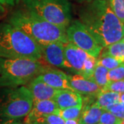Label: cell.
I'll return each mask as SVG.
<instances>
[{"label":"cell","mask_w":124,"mask_h":124,"mask_svg":"<svg viewBox=\"0 0 124 124\" xmlns=\"http://www.w3.org/2000/svg\"><path fill=\"white\" fill-rule=\"evenodd\" d=\"M80 22L102 48L124 37V24L110 8L106 0H93L79 13Z\"/></svg>","instance_id":"6da1fadb"},{"label":"cell","mask_w":124,"mask_h":124,"mask_svg":"<svg viewBox=\"0 0 124 124\" xmlns=\"http://www.w3.org/2000/svg\"><path fill=\"white\" fill-rule=\"evenodd\" d=\"M8 22L26 32L39 45L53 41L68 43L66 28L50 23L28 10L15 12Z\"/></svg>","instance_id":"7a4b0ae2"},{"label":"cell","mask_w":124,"mask_h":124,"mask_svg":"<svg viewBox=\"0 0 124 124\" xmlns=\"http://www.w3.org/2000/svg\"><path fill=\"white\" fill-rule=\"evenodd\" d=\"M0 57L39 61V45L8 22L0 23Z\"/></svg>","instance_id":"3957f363"},{"label":"cell","mask_w":124,"mask_h":124,"mask_svg":"<svg viewBox=\"0 0 124 124\" xmlns=\"http://www.w3.org/2000/svg\"><path fill=\"white\" fill-rule=\"evenodd\" d=\"M46 69L39 61L0 57V88L26 85Z\"/></svg>","instance_id":"277c9868"},{"label":"cell","mask_w":124,"mask_h":124,"mask_svg":"<svg viewBox=\"0 0 124 124\" xmlns=\"http://www.w3.org/2000/svg\"><path fill=\"white\" fill-rule=\"evenodd\" d=\"M32 103V96L26 85L0 88V119L25 117Z\"/></svg>","instance_id":"5b68a950"},{"label":"cell","mask_w":124,"mask_h":124,"mask_svg":"<svg viewBox=\"0 0 124 124\" xmlns=\"http://www.w3.org/2000/svg\"><path fill=\"white\" fill-rule=\"evenodd\" d=\"M28 10L50 23L66 28L71 22L70 5L68 0H23Z\"/></svg>","instance_id":"8992f818"},{"label":"cell","mask_w":124,"mask_h":124,"mask_svg":"<svg viewBox=\"0 0 124 124\" xmlns=\"http://www.w3.org/2000/svg\"><path fill=\"white\" fill-rule=\"evenodd\" d=\"M68 42L97 58L101 52V46L99 44L90 31L79 20H74L66 28Z\"/></svg>","instance_id":"52a82bcc"},{"label":"cell","mask_w":124,"mask_h":124,"mask_svg":"<svg viewBox=\"0 0 124 124\" xmlns=\"http://www.w3.org/2000/svg\"><path fill=\"white\" fill-rule=\"evenodd\" d=\"M65 44L61 41H53L44 44H40V50L42 57L55 67L67 68V63L65 59L64 48Z\"/></svg>","instance_id":"ba28073f"},{"label":"cell","mask_w":124,"mask_h":124,"mask_svg":"<svg viewBox=\"0 0 124 124\" xmlns=\"http://www.w3.org/2000/svg\"><path fill=\"white\" fill-rule=\"evenodd\" d=\"M64 53L67 63V68L71 69L75 71L77 74L82 75L85 62L90 54L75 46L70 42L65 44Z\"/></svg>","instance_id":"9c48e42d"},{"label":"cell","mask_w":124,"mask_h":124,"mask_svg":"<svg viewBox=\"0 0 124 124\" xmlns=\"http://www.w3.org/2000/svg\"><path fill=\"white\" fill-rule=\"evenodd\" d=\"M71 88L80 94L97 97L101 88L93 79H88L79 74L68 75Z\"/></svg>","instance_id":"30bf717a"},{"label":"cell","mask_w":124,"mask_h":124,"mask_svg":"<svg viewBox=\"0 0 124 124\" xmlns=\"http://www.w3.org/2000/svg\"><path fill=\"white\" fill-rule=\"evenodd\" d=\"M59 108L53 99L33 101L31 112L25 116L24 121L29 124L32 121L48 115H58Z\"/></svg>","instance_id":"8fae6325"},{"label":"cell","mask_w":124,"mask_h":124,"mask_svg":"<svg viewBox=\"0 0 124 124\" xmlns=\"http://www.w3.org/2000/svg\"><path fill=\"white\" fill-rule=\"evenodd\" d=\"M37 77L54 88L73 90L69 83L68 75L61 70L47 68Z\"/></svg>","instance_id":"7c38bea8"},{"label":"cell","mask_w":124,"mask_h":124,"mask_svg":"<svg viewBox=\"0 0 124 124\" xmlns=\"http://www.w3.org/2000/svg\"><path fill=\"white\" fill-rule=\"evenodd\" d=\"M31 91L33 101L53 99L57 93V89L51 87L43 81L39 79L37 77L26 85Z\"/></svg>","instance_id":"4fadbf2b"},{"label":"cell","mask_w":124,"mask_h":124,"mask_svg":"<svg viewBox=\"0 0 124 124\" xmlns=\"http://www.w3.org/2000/svg\"><path fill=\"white\" fill-rule=\"evenodd\" d=\"M85 99V105L82 104V110L79 118V124H98L103 112V109L95 102H91V96Z\"/></svg>","instance_id":"5bb4252c"},{"label":"cell","mask_w":124,"mask_h":124,"mask_svg":"<svg viewBox=\"0 0 124 124\" xmlns=\"http://www.w3.org/2000/svg\"><path fill=\"white\" fill-rule=\"evenodd\" d=\"M53 100L59 109L70 107L82 106L83 97L81 94L71 90H59Z\"/></svg>","instance_id":"9a60e30c"},{"label":"cell","mask_w":124,"mask_h":124,"mask_svg":"<svg viewBox=\"0 0 124 124\" xmlns=\"http://www.w3.org/2000/svg\"><path fill=\"white\" fill-rule=\"evenodd\" d=\"M120 102V93L112 91L101 90L97 96L95 103L102 109L105 110L108 106Z\"/></svg>","instance_id":"2e32d148"},{"label":"cell","mask_w":124,"mask_h":124,"mask_svg":"<svg viewBox=\"0 0 124 124\" xmlns=\"http://www.w3.org/2000/svg\"><path fill=\"white\" fill-rule=\"evenodd\" d=\"M102 54L109 55L115 58L121 63H124V41L123 39L105 47Z\"/></svg>","instance_id":"e0dca14e"},{"label":"cell","mask_w":124,"mask_h":124,"mask_svg":"<svg viewBox=\"0 0 124 124\" xmlns=\"http://www.w3.org/2000/svg\"><path fill=\"white\" fill-rule=\"evenodd\" d=\"M108 70H109L103 66L97 65L93 72V80L101 89L104 88L109 82L108 79Z\"/></svg>","instance_id":"ac0fdd59"},{"label":"cell","mask_w":124,"mask_h":124,"mask_svg":"<svg viewBox=\"0 0 124 124\" xmlns=\"http://www.w3.org/2000/svg\"><path fill=\"white\" fill-rule=\"evenodd\" d=\"M82 110V106L70 107L64 109H59L58 115L63 119H79Z\"/></svg>","instance_id":"d6986e66"},{"label":"cell","mask_w":124,"mask_h":124,"mask_svg":"<svg viewBox=\"0 0 124 124\" xmlns=\"http://www.w3.org/2000/svg\"><path fill=\"white\" fill-rule=\"evenodd\" d=\"M108 4L116 17L124 24V0H109Z\"/></svg>","instance_id":"ffe728a7"},{"label":"cell","mask_w":124,"mask_h":124,"mask_svg":"<svg viewBox=\"0 0 124 124\" xmlns=\"http://www.w3.org/2000/svg\"><path fill=\"white\" fill-rule=\"evenodd\" d=\"M121 63L119 62L115 58L112 57L109 55L106 54H101V57L97 59V65H101L105 68H106L108 70L113 69L118 66H119Z\"/></svg>","instance_id":"44dd1931"},{"label":"cell","mask_w":124,"mask_h":124,"mask_svg":"<svg viewBox=\"0 0 124 124\" xmlns=\"http://www.w3.org/2000/svg\"><path fill=\"white\" fill-rule=\"evenodd\" d=\"M108 79L109 81H115L124 79V63L113 69L108 70Z\"/></svg>","instance_id":"7402d4cb"},{"label":"cell","mask_w":124,"mask_h":124,"mask_svg":"<svg viewBox=\"0 0 124 124\" xmlns=\"http://www.w3.org/2000/svg\"><path fill=\"white\" fill-rule=\"evenodd\" d=\"M121 119L116 117L110 112L104 110L102 112L100 119L99 124H120Z\"/></svg>","instance_id":"603a6c76"},{"label":"cell","mask_w":124,"mask_h":124,"mask_svg":"<svg viewBox=\"0 0 124 124\" xmlns=\"http://www.w3.org/2000/svg\"><path fill=\"white\" fill-rule=\"evenodd\" d=\"M103 91H112L118 93H124V79L109 81L108 84L101 89Z\"/></svg>","instance_id":"cb8c5ba5"},{"label":"cell","mask_w":124,"mask_h":124,"mask_svg":"<svg viewBox=\"0 0 124 124\" xmlns=\"http://www.w3.org/2000/svg\"><path fill=\"white\" fill-rule=\"evenodd\" d=\"M121 119H124V103H117L108 106L105 109Z\"/></svg>","instance_id":"d4e9b609"},{"label":"cell","mask_w":124,"mask_h":124,"mask_svg":"<svg viewBox=\"0 0 124 124\" xmlns=\"http://www.w3.org/2000/svg\"><path fill=\"white\" fill-rule=\"evenodd\" d=\"M48 124H65V121L58 115H48L39 118Z\"/></svg>","instance_id":"484cf974"},{"label":"cell","mask_w":124,"mask_h":124,"mask_svg":"<svg viewBox=\"0 0 124 124\" xmlns=\"http://www.w3.org/2000/svg\"><path fill=\"white\" fill-rule=\"evenodd\" d=\"M0 124H28L20 119H1Z\"/></svg>","instance_id":"4316f807"},{"label":"cell","mask_w":124,"mask_h":124,"mask_svg":"<svg viewBox=\"0 0 124 124\" xmlns=\"http://www.w3.org/2000/svg\"><path fill=\"white\" fill-rule=\"evenodd\" d=\"M19 1V0H0V4L4 6H13Z\"/></svg>","instance_id":"83f0119b"},{"label":"cell","mask_w":124,"mask_h":124,"mask_svg":"<svg viewBox=\"0 0 124 124\" xmlns=\"http://www.w3.org/2000/svg\"><path fill=\"white\" fill-rule=\"evenodd\" d=\"M64 121H65V124H79V121L77 119H68Z\"/></svg>","instance_id":"f1b7e54d"},{"label":"cell","mask_w":124,"mask_h":124,"mask_svg":"<svg viewBox=\"0 0 124 124\" xmlns=\"http://www.w3.org/2000/svg\"><path fill=\"white\" fill-rule=\"evenodd\" d=\"M5 13H6V8H5V6H3L1 4H0V19H1V18L4 15Z\"/></svg>","instance_id":"f546056e"},{"label":"cell","mask_w":124,"mask_h":124,"mask_svg":"<svg viewBox=\"0 0 124 124\" xmlns=\"http://www.w3.org/2000/svg\"><path fill=\"white\" fill-rule=\"evenodd\" d=\"M31 123H32V124H48L47 123H46L45 121H44L43 120L39 119L35 120V121H32Z\"/></svg>","instance_id":"4dcf8cb0"},{"label":"cell","mask_w":124,"mask_h":124,"mask_svg":"<svg viewBox=\"0 0 124 124\" xmlns=\"http://www.w3.org/2000/svg\"><path fill=\"white\" fill-rule=\"evenodd\" d=\"M120 102L124 103V93H120Z\"/></svg>","instance_id":"1f68e13d"},{"label":"cell","mask_w":124,"mask_h":124,"mask_svg":"<svg viewBox=\"0 0 124 124\" xmlns=\"http://www.w3.org/2000/svg\"><path fill=\"white\" fill-rule=\"evenodd\" d=\"M120 124H124V119H121Z\"/></svg>","instance_id":"d6a6232c"},{"label":"cell","mask_w":124,"mask_h":124,"mask_svg":"<svg viewBox=\"0 0 124 124\" xmlns=\"http://www.w3.org/2000/svg\"><path fill=\"white\" fill-rule=\"evenodd\" d=\"M123 39V41H124V38H123V39Z\"/></svg>","instance_id":"836d02e7"},{"label":"cell","mask_w":124,"mask_h":124,"mask_svg":"<svg viewBox=\"0 0 124 124\" xmlns=\"http://www.w3.org/2000/svg\"></svg>","instance_id":"e575fe53"}]
</instances>
